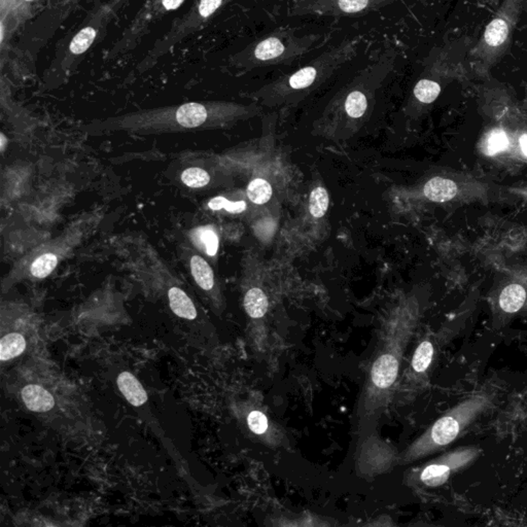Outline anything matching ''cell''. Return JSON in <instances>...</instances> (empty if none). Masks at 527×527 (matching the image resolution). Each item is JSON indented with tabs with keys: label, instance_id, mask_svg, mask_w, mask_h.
Masks as SVG:
<instances>
[{
	"label": "cell",
	"instance_id": "cell-1",
	"mask_svg": "<svg viewBox=\"0 0 527 527\" xmlns=\"http://www.w3.org/2000/svg\"><path fill=\"white\" fill-rule=\"evenodd\" d=\"M231 111L232 107L220 102H186L95 120L83 126V130L93 135L124 132L139 136L198 131L211 127Z\"/></svg>",
	"mask_w": 527,
	"mask_h": 527
},
{
	"label": "cell",
	"instance_id": "cell-2",
	"mask_svg": "<svg viewBox=\"0 0 527 527\" xmlns=\"http://www.w3.org/2000/svg\"><path fill=\"white\" fill-rule=\"evenodd\" d=\"M494 393L481 391L462 400L435 422L403 454L402 464H411L449 446L462 432L494 405Z\"/></svg>",
	"mask_w": 527,
	"mask_h": 527
},
{
	"label": "cell",
	"instance_id": "cell-3",
	"mask_svg": "<svg viewBox=\"0 0 527 527\" xmlns=\"http://www.w3.org/2000/svg\"><path fill=\"white\" fill-rule=\"evenodd\" d=\"M319 40L321 36L317 34L299 35L291 28H278L233 55L230 63L240 70L291 65L310 52Z\"/></svg>",
	"mask_w": 527,
	"mask_h": 527
},
{
	"label": "cell",
	"instance_id": "cell-4",
	"mask_svg": "<svg viewBox=\"0 0 527 527\" xmlns=\"http://www.w3.org/2000/svg\"><path fill=\"white\" fill-rule=\"evenodd\" d=\"M90 222L91 218H79L72 222L59 237L34 248L15 264L8 273V282H18L25 278L38 280L48 277L60 261L66 258L89 232L91 228Z\"/></svg>",
	"mask_w": 527,
	"mask_h": 527
},
{
	"label": "cell",
	"instance_id": "cell-5",
	"mask_svg": "<svg viewBox=\"0 0 527 527\" xmlns=\"http://www.w3.org/2000/svg\"><path fill=\"white\" fill-rule=\"evenodd\" d=\"M359 40L348 38L317 56L303 67L282 76L267 90L282 94L303 93L331 78L357 56Z\"/></svg>",
	"mask_w": 527,
	"mask_h": 527
},
{
	"label": "cell",
	"instance_id": "cell-6",
	"mask_svg": "<svg viewBox=\"0 0 527 527\" xmlns=\"http://www.w3.org/2000/svg\"><path fill=\"white\" fill-rule=\"evenodd\" d=\"M526 2L527 0H503L473 51V57L480 66L488 70L507 52Z\"/></svg>",
	"mask_w": 527,
	"mask_h": 527
},
{
	"label": "cell",
	"instance_id": "cell-7",
	"mask_svg": "<svg viewBox=\"0 0 527 527\" xmlns=\"http://www.w3.org/2000/svg\"><path fill=\"white\" fill-rule=\"evenodd\" d=\"M233 0H197L194 6L181 19H177L169 31L156 42L145 59L138 64L140 72L149 70L163 56L172 50L177 44L190 34L204 27L209 21Z\"/></svg>",
	"mask_w": 527,
	"mask_h": 527
},
{
	"label": "cell",
	"instance_id": "cell-8",
	"mask_svg": "<svg viewBox=\"0 0 527 527\" xmlns=\"http://www.w3.org/2000/svg\"><path fill=\"white\" fill-rule=\"evenodd\" d=\"M396 0H295L291 16L350 17L377 10Z\"/></svg>",
	"mask_w": 527,
	"mask_h": 527
},
{
	"label": "cell",
	"instance_id": "cell-9",
	"mask_svg": "<svg viewBox=\"0 0 527 527\" xmlns=\"http://www.w3.org/2000/svg\"><path fill=\"white\" fill-rule=\"evenodd\" d=\"M124 0H111L109 3L102 6L90 19L89 23L76 32L68 44L67 50L62 57L61 61L54 70H64L68 72L74 68V63L79 57L83 55L94 44L100 33L104 31L115 10L122 6Z\"/></svg>",
	"mask_w": 527,
	"mask_h": 527
},
{
	"label": "cell",
	"instance_id": "cell-10",
	"mask_svg": "<svg viewBox=\"0 0 527 527\" xmlns=\"http://www.w3.org/2000/svg\"><path fill=\"white\" fill-rule=\"evenodd\" d=\"M480 454L481 450L477 447L454 450L424 466L419 471L417 480L426 487H439L446 483L454 473L470 466Z\"/></svg>",
	"mask_w": 527,
	"mask_h": 527
},
{
	"label": "cell",
	"instance_id": "cell-11",
	"mask_svg": "<svg viewBox=\"0 0 527 527\" xmlns=\"http://www.w3.org/2000/svg\"><path fill=\"white\" fill-rule=\"evenodd\" d=\"M185 1L186 0H147L111 52L115 55L127 52L147 31V28L152 23L173 10H179Z\"/></svg>",
	"mask_w": 527,
	"mask_h": 527
},
{
	"label": "cell",
	"instance_id": "cell-12",
	"mask_svg": "<svg viewBox=\"0 0 527 527\" xmlns=\"http://www.w3.org/2000/svg\"><path fill=\"white\" fill-rule=\"evenodd\" d=\"M190 243L209 258H214L218 254L220 238L213 226H200L193 228L188 235Z\"/></svg>",
	"mask_w": 527,
	"mask_h": 527
},
{
	"label": "cell",
	"instance_id": "cell-13",
	"mask_svg": "<svg viewBox=\"0 0 527 527\" xmlns=\"http://www.w3.org/2000/svg\"><path fill=\"white\" fill-rule=\"evenodd\" d=\"M22 400L27 408L33 412H48L55 406L53 396L44 387L36 384L26 385L22 389Z\"/></svg>",
	"mask_w": 527,
	"mask_h": 527
},
{
	"label": "cell",
	"instance_id": "cell-14",
	"mask_svg": "<svg viewBox=\"0 0 527 527\" xmlns=\"http://www.w3.org/2000/svg\"><path fill=\"white\" fill-rule=\"evenodd\" d=\"M423 194L432 202H448L457 194V186L451 179L437 177L425 184Z\"/></svg>",
	"mask_w": 527,
	"mask_h": 527
},
{
	"label": "cell",
	"instance_id": "cell-15",
	"mask_svg": "<svg viewBox=\"0 0 527 527\" xmlns=\"http://www.w3.org/2000/svg\"><path fill=\"white\" fill-rule=\"evenodd\" d=\"M117 387L128 402L138 407L145 404L147 395L138 380L129 372H123L117 377Z\"/></svg>",
	"mask_w": 527,
	"mask_h": 527
},
{
	"label": "cell",
	"instance_id": "cell-16",
	"mask_svg": "<svg viewBox=\"0 0 527 527\" xmlns=\"http://www.w3.org/2000/svg\"><path fill=\"white\" fill-rule=\"evenodd\" d=\"M190 269L196 284L205 291L214 288V273L207 261L200 254H192L190 257Z\"/></svg>",
	"mask_w": 527,
	"mask_h": 527
},
{
	"label": "cell",
	"instance_id": "cell-17",
	"mask_svg": "<svg viewBox=\"0 0 527 527\" xmlns=\"http://www.w3.org/2000/svg\"><path fill=\"white\" fill-rule=\"evenodd\" d=\"M527 293L526 289L518 284L505 286L500 295V307L505 314H516L526 304Z\"/></svg>",
	"mask_w": 527,
	"mask_h": 527
},
{
	"label": "cell",
	"instance_id": "cell-18",
	"mask_svg": "<svg viewBox=\"0 0 527 527\" xmlns=\"http://www.w3.org/2000/svg\"><path fill=\"white\" fill-rule=\"evenodd\" d=\"M169 305L171 310L181 318L192 319L196 318L197 310L195 308L190 298L177 286H172L168 291Z\"/></svg>",
	"mask_w": 527,
	"mask_h": 527
},
{
	"label": "cell",
	"instance_id": "cell-19",
	"mask_svg": "<svg viewBox=\"0 0 527 527\" xmlns=\"http://www.w3.org/2000/svg\"><path fill=\"white\" fill-rule=\"evenodd\" d=\"M269 302L267 295L261 289L252 288L244 297V308L252 318H262L268 311Z\"/></svg>",
	"mask_w": 527,
	"mask_h": 527
},
{
	"label": "cell",
	"instance_id": "cell-20",
	"mask_svg": "<svg viewBox=\"0 0 527 527\" xmlns=\"http://www.w3.org/2000/svg\"><path fill=\"white\" fill-rule=\"evenodd\" d=\"M440 93V83L430 76H423L419 79L413 90L415 99L423 104H432L439 97Z\"/></svg>",
	"mask_w": 527,
	"mask_h": 527
},
{
	"label": "cell",
	"instance_id": "cell-21",
	"mask_svg": "<svg viewBox=\"0 0 527 527\" xmlns=\"http://www.w3.org/2000/svg\"><path fill=\"white\" fill-rule=\"evenodd\" d=\"M25 349H26V341L21 334H8L0 342V359L6 362L14 359L22 355Z\"/></svg>",
	"mask_w": 527,
	"mask_h": 527
},
{
	"label": "cell",
	"instance_id": "cell-22",
	"mask_svg": "<svg viewBox=\"0 0 527 527\" xmlns=\"http://www.w3.org/2000/svg\"><path fill=\"white\" fill-rule=\"evenodd\" d=\"M435 347L430 340H424L417 347L413 355L411 367L415 374H424L432 365L434 359Z\"/></svg>",
	"mask_w": 527,
	"mask_h": 527
},
{
	"label": "cell",
	"instance_id": "cell-23",
	"mask_svg": "<svg viewBox=\"0 0 527 527\" xmlns=\"http://www.w3.org/2000/svg\"><path fill=\"white\" fill-rule=\"evenodd\" d=\"M248 199L254 204H265L271 199L273 190L267 181L263 179H256L250 181L248 186Z\"/></svg>",
	"mask_w": 527,
	"mask_h": 527
},
{
	"label": "cell",
	"instance_id": "cell-24",
	"mask_svg": "<svg viewBox=\"0 0 527 527\" xmlns=\"http://www.w3.org/2000/svg\"><path fill=\"white\" fill-rule=\"evenodd\" d=\"M181 181L190 188H204L211 183V175L200 167H188L181 172Z\"/></svg>",
	"mask_w": 527,
	"mask_h": 527
},
{
	"label": "cell",
	"instance_id": "cell-25",
	"mask_svg": "<svg viewBox=\"0 0 527 527\" xmlns=\"http://www.w3.org/2000/svg\"><path fill=\"white\" fill-rule=\"evenodd\" d=\"M509 147V138L503 130L494 129L488 133L484 143V152L487 156L498 155Z\"/></svg>",
	"mask_w": 527,
	"mask_h": 527
},
{
	"label": "cell",
	"instance_id": "cell-26",
	"mask_svg": "<svg viewBox=\"0 0 527 527\" xmlns=\"http://www.w3.org/2000/svg\"><path fill=\"white\" fill-rule=\"evenodd\" d=\"M327 207H329V194L323 186H317L310 194V213L316 218H323L327 211Z\"/></svg>",
	"mask_w": 527,
	"mask_h": 527
},
{
	"label": "cell",
	"instance_id": "cell-27",
	"mask_svg": "<svg viewBox=\"0 0 527 527\" xmlns=\"http://www.w3.org/2000/svg\"><path fill=\"white\" fill-rule=\"evenodd\" d=\"M209 207L213 211H226L230 213H242L246 209L244 201H230L225 197L218 196L211 199Z\"/></svg>",
	"mask_w": 527,
	"mask_h": 527
},
{
	"label": "cell",
	"instance_id": "cell-28",
	"mask_svg": "<svg viewBox=\"0 0 527 527\" xmlns=\"http://www.w3.org/2000/svg\"><path fill=\"white\" fill-rule=\"evenodd\" d=\"M248 424L250 430L258 436L265 434L269 428L268 417L264 414L262 411L258 410H254L250 413L248 417Z\"/></svg>",
	"mask_w": 527,
	"mask_h": 527
},
{
	"label": "cell",
	"instance_id": "cell-29",
	"mask_svg": "<svg viewBox=\"0 0 527 527\" xmlns=\"http://www.w3.org/2000/svg\"><path fill=\"white\" fill-rule=\"evenodd\" d=\"M519 143L522 153H524V155L527 157V134H524L520 137Z\"/></svg>",
	"mask_w": 527,
	"mask_h": 527
},
{
	"label": "cell",
	"instance_id": "cell-30",
	"mask_svg": "<svg viewBox=\"0 0 527 527\" xmlns=\"http://www.w3.org/2000/svg\"><path fill=\"white\" fill-rule=\"evenodd\" d=\"M6 135L2 133L1 134V152L3 153L4 149H6Z\"/></svg>",
	"mask_w": 527,
	"mask_h": 527
},
{
	"label": "cell",
	"instance_id": "cell-31",
	"mask_svg": "<svg viewBox=\"0 0 527 527\" xmlns=\"http://www.w3.org/2000/svg\"><path fill=\"white\" fill-rule=\"evenodd\" d=\"M23 3H32V2L38 1V0H21Z\"/></svg>",
	"mask_w": 527,
	"mask_h": 527
},
{
	"label": "cell",
	"instance_id": "cell-32",
	"mask_svg": "<svg viewBox=\"0 0 527 527\" xmlns=\"http://www.w3.org/2000/svg\"><path fill=\"white\" fill-rule=\"evenodd\" d=\"M65 1H68V0H65Z\"/></svg>",
	"mask_w": 527,
	"mask_h": 527
}]
</instances>
